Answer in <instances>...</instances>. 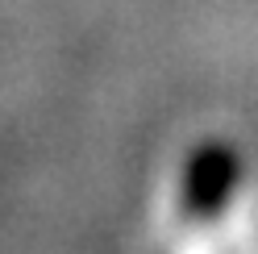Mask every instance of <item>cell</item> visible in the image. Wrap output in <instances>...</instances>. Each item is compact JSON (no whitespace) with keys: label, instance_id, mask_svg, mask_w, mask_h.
<instances>
[{"label":"cell","instance_id":"6da1fadb","mask_svg":"<svg viewBox=\"0 0 258 254\" xmlns=\"http://www.w3.org/2000/svg\"><path fill=\"white\" fill-rule=\"evenodd\" d=\"M150 254H258V175L229 138L171 158L150 204Z\"/></svg>","mask_w":258,"mask_h":254}]
</instances>
